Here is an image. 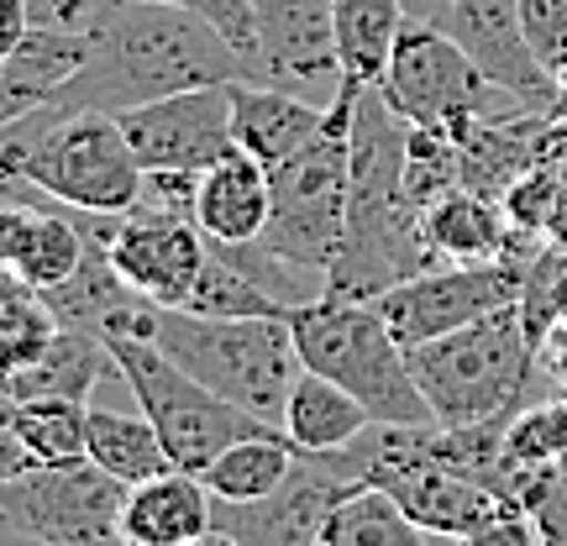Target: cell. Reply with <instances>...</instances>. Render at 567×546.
<instances>
[{
    "label": "cell",
    "mask_w": 567,
    "mask_h": 546,
    "mask_svg": "<svg viewBox=\"0 0 567 546\" xmlns=\"http://www.w3.org/2000/svg\"><path fill=\"white\" fill-rule=\"evenodd\" d=\"M405 147L410 122L379 95V84H363L352 105L347 231L321 274V295L331 300H379L394 284L442 264L421 231V210L405 195Z\"/></svg>",
    "instance_id": "6da1fadb"
},
{
    "label": "cell",
    "mask_w": 567,
    "mask_h": 546,
    "mask_svg": "<svg viewBox=\"0 0 567 546\" xmlns=\"http://www.w3.org/2000/svg\"><path fill=\"white\" fill-rule=\"evenodd\" d=\"M247 80V63L205 17L168 0H126L95 32L90 63L59 90V111H126L179 90Z\"/></svg>",
    "instance_id": "7a4b0ae2"
},
{
    "label": "cell",
    "mask_w": 567,
    "mask_h": 546,
    "mask_svg": "<svg viewBox=\"0 0 567 546\" xmlns=\"http://www.w3.org/2000/svg\"><path fill=\"white\" fill-rule=\"evenodd\" d=\"M289 331H295L300 368L342 384L352 400H363V410L379 425H436L415 373H410L405 342L389 331L379 300L316 295L289 310Z\"/></svg>",
    "instance_id": "3957f363"
},
{
    "label": "cell",
    "mask_w": 567,
    "mask_h": 546,
    "mask_svg": "<svg viewBox=\"0 0 567 546\" xmlns=\"http://www.w3.org/2000/svg\"><path fill=\"white\" fill-rule=\"evenodd\" d=\"M410 373H415L436 425H488L515 421L530 405L542 352L530 347L520 310L505 305L463 331L410 347Z\"/></svg>",
    "instance_id": "277c9868"
},
{
    "label": "cell",
    "mask_w": 567,
    "mask_h": 546,
    "mask_svg": "<svg viewBox=\"0 0 567 546\" xmlns=\"http://www.w3.org/2000/svg\"><path fill=\"white\" fill-rule=\"evenodd\" d=\"M153 342L184 373H195L205 389L243 405L247 415L268 425L284 421L289 389L300 379V352H295L289 321H274V316L216 321V316H195V310H163Z\"/></svg>",
    "instance_id": "5b68a950"
},
{
    "label": "cell",
    "mask_w": 567,
    "mask_h": 546,
    "mask_svg": "<svg viewBox=\"0 0 567 546\" xmlns=\"http://www.w3.org/2000/svg\"><path fill=\"white\" fill-rule=\"evenodd\" d=\"M363 84L342 80V90L326 105L321 132L300 153L268 168L274 184V216L258 243H268L284 264L326 274L347 231V168H352V105Z\"/></svg>",
    "instance_id": "8992f818"
},
{
    "label": "cell",
    "mask_w": 567,
    "mask_h": 546,
    "mask_svg": "<svg viewBox=\"0 0 567 546\" xmlns=\"http://www.w3.org/2000/svg\"><path fill=\"white\" fill-rule=\"evenodd\" d=\"M352 457H358V478L384 488L425 536L463 542L494 515H505L494 488L457 473L431 446V425H373L352 442Z\"/></svg>",
    "instance_id": "52a82bcc"
},
{
    "label": "cell",
    "mask_w": 567,
    "mask_h": 546,
    "mask_svg": "<svg viewBox=\"0 0 567 546\" xmlns=\"http://www.w3.org/2000/svg\"><path fill=\"white\" fill-rule=\"evenodd\" d=\"M105 347H111V363L126 379V389L137 394L142 415L158 425L174 467H184V473H205L231 442L268 431V421L247 415L243 405H231L216 389H205L195 373H184L158 342H147V337H111Z\"/></svg>",
    "instance_id": "ba28073f"
},
{
    "label": "cell",
    "mask_w": 567,
    "mask_h": 546,
    "mask_svg": "<svg viewBox=\"0 0 567 546\" xmlns=\"http://www.w3.org/2000/svg\"><path fill=\"white\" fill-rule=\"evenodd\" d=\"M27 179L53 205L84 216H126L147 195V168L132 153L116 111H59L32 147Z\"/></svg>",
    "instance_id": "9c48e42d"
},
{
    "label": "cell",
    "mask_w": 567,
    "mask_h": 546,
    "mask_svg": "<svg viewBox=\"0 0 567 546\" xmlns=\"http://www.w3.org/2000/svg\"><path fill=\"white\" fill-rule=\"evenodd\" d=\"M126 484L90 457L0 478V521L38 546H122Z\"/></svg>",
    "instance_id": "30bf717a"
},
{
    "label": "cell",
    "mask_w": 567,
    "mask_h": 546,
    "mask_svg": "<svg viewBox=\"0 0 567 546\" xmlns=\"http://www.w3.org/2000/svg\"><path fill=\"white\" fill-rule=\"evenodd\" d=\"M379 95L410 126H431V132H457L478 111H494V105L515 101V95L494 90L473 69L463 42L452 38L446 27H431V21H415V17H405L400 38H394V53H389V69H384V80H379Z\"/></svg>",
    "instance_id": "8fae6325"
},
{
    "label": "cell",
    "mask_w": 567,
    "mask_h": 546,
    "mask_svg": "<svg viewBox=\"0 0 567 546\" xmlns=\"http://www.w3.org/2000/svg\"><path fill=\"white\" fill-rule=\"evenodd\" d=\"M520 279H526V264H509V258H499V264H436L415 279L394 284L389 295H379V310L410 352V347L436 342L446 331H463V326L515 305Z\"/></svg>",
    "instance_id": "7c38bea8"
},
{
    "label": "cell",
    "mask_w": 567,
    "mask_h": 546,
    "mask_svg": "<svg viewBox=\"0 0 567 546\" xmlns=\"http://www.w3.org/2000/svg\"><path fill=\"white\" fill-rule=\"evenodd\" d=\"M95 231H101L116 274L137 295H147L163 310H184L205 258H210V237L195 226V216L137 205L126 216H95Z\"/></svg>",
    "instance_id": "4fadbf2b"
},
{
    "label": "cell",
    "mask_w": 567,
    "mask_h": 546,
    "mask_svg": "<svg viewBox=\"0 0 567 546\" xmlns=\"http://www.w3.org/2000/svg\"><path fill=\"white\" fill-rule=\"evenodd\" d=\"M126 142L147 174H205L226 153H237L231 137V90L205 84V90H179L147 105L116 111Z\"/></svg>",
    "instance_id": "5bb4252c"
},
{
    "label": "cell",
    "mask_w": 567,
    "mask_h": 546,
    "mask_svg": "<svg viewBox=\"0 0 567 546\" xmlns=\"http://www.w3.org/2000/svg\"><path fill=\"white\" fill-rule=\"evenodd\" d=\"M358 484L363 478H358L352 446L347 452H300L295 473L268 499H252V505H221L216 499V526L231 530L243 546H310L321 536L326 515Z\"/></svg>",
    "instance_id": "9a60e30c"
},
{
    "label": "cell",
    "mask_w": 567,
    "mask_h": 546,
    "mask_svg": "<svg viewBox=\"0 0 567 546\" xmlns=\"http://www.w3.org/2000/svg\"><path fill=\"white\" fill-rule=\"evenodd\" d=\"M258 21V84L274 90H342L331 0H247Z\"/></svg>",
    "instance_id": "2e32d148"
},
{
    "label": "cell",
    "mask_w": 567,
    "mask_h": 546,
    "mask_svg": "<svg viewBox=\"0 0 567 546\" xmlns=\"http://www.w3.org/2000/svg\"><path fill=\"white\" fill-rule=\"evenodd\" d=\"M446 32L463 42L473 69L484 74L494 90H505L515 101L536 105V111H563V84L551 80L542 59L530 53L526 21H520V0H452Z\"/></svg>",
    "instance_id": "e0dca14e"
},
{
    "label": "cell",
    "mask_w": 567,
    "mask_h": 546,
    "mask_svg": "<svg viewBox=\"0 0 567 546\" xmlns=\"http://www.w3.org/2000/svg\"><path fill=\"white\" fill-rule=\"evenodd\" d=\"M205 530H216V494L205 488L200 473L168 467L126 488L122 546H189Z\"/></svg>",
    "instance_id": "ac0fdd59"
},
{
    "label": "cell",
    "mask_w": 567,
    "mask_h": 546,
    "mask_svg": "<svg viewBox=\"0 0 567 546\" xmlns=\"http://www.w3.org/2000/svg\"><path fill=\"white\" fill-rule=\"evenodd\" d=\"M231 137L247 158H258L264 168L284 163L289 153H300L305 142L321 132L326 105H316L310 95H295V90H274V84L258 80H231Z\"/></svg>",
    "instance_id": "d6986e66"
},
{
    "label": "cell",
    "mask_w": 567,
    "mask_h": 546,
    "mask_svg": "<svg viewBox=\"0 0 567 546\" xmlns=\"http://www.w3.org/2000/svg\"><path fill=\"white\" fill-rule=\"evenodd\" d=\"M195 226L210 243H258L274 216V184L258 158H247L243 147L226 153L216 168H205L195 184Z\"/></svg>",
    "instance_id": "ffe728a7"
},
{
    "label": "cell",
    "mask_w": 567,
    "mask_h": 546,
    "mask_svg": "<svg viewBox=\"0 0 567 546\" xmlns=\"http://www.w3.org/2000/svg\"><path fill=\"white\" fill-rule=\"evenodd\" d=\"M105 373H116L111 347H105L95 331L59 326V337L42 347L32 363L0 373V389H6L11 400H84V405H90V389L101 384Z\"/></svg>",
    "instance_id": "44dd1931"
},
{
    "label": "cell",
    "mask_w": 567,
    "mask_h": 546,
    "mask_svg": "<svg viewBox=\"0 0 567 546\" xmlns=\"http://www.w3.org/2000/svg\"><path fill=\"white\" fill-rule=\"evenodd\" d=\"M421 231L442 264H499L509 253L505 210L478 189H452L436 205H425Z\"/></svg>",
    "instance_id": "7402d4cb"
},
{
    "label": "cell",
    "mask_w": 567,
    "mask_h": 546,
    "mask_svg": "<svg viewBox=\"0 0 567 546\" xmlns=\"http://www.w3.org/2000/svg\"><path fill=\"white\" fill-rule=\"evenodd\" d=\"M373 415L363 410V400H352L342 384H331L326 373L300 368V379L289 389V405H284L279 431L300 452H347L363 431H373Z\"/></svg>",
    "instance_id": "603a6c76"
},
{
    "label": "cell",
    "mask_w": 567,
    "mask_h": 546,
    "mask_svg": "<svg viewBox=\"0 0 567 546\" xmlns=\"http://www.w3.org/2000/svg\"><path fill=\"white\" fill-rule=\"evenodd\" d=\"M84 457L95 467H105L111 478H122L126 488L142 484V478H158L174 467L168 457V446H163L158 425L147 421V415H122V410H101L90 405L84 415Z\"/></svg>",
    "instance_id": "cb8c5ba5"
},
{
    "label": "cell",
    "mask_w": 567,
    "mask_h": 546,
    "mask_svg": "<svg viewBox=\"0 0 567 546\" xmlns=\"http://www.w3.org/2000/svg\"><path fill=\"white\" fill-rule=\"evenodd\" d=\"M295 463H300V446L289 442L279 425H268L258 436L231 442L200 478L221 505H252V499H268V494L295 473Z\"/></svg>",
    "instance_id": "d4e9b609"
},
{
    "label": "cell",
    "mask_w": 567,
    "mask_h": 546,
    "mask_svg": "<svg viewBox=\"0 0 567 546\" xmlns=\"http://www.w3.org/2000/svg\"><path fill=\"white\" fill-rule=\"evenodd\" d=\"M331 21H337L342 80L352 84L384 80L394 38L405 27V0H331Z\"/></svg>",
    "instance_id": "484cf974"
},
{
    "label": "cell",
    "mask_w": 567,
    "mask_h": 546,
    "mask_svg": "<svg viewBox=\"0 0 567 546\" xmlns=\"http://www.w3.org/2000/svg\"><path fill=\"white\" fill-rule=\"evenodd\" d=\"M310 546H425V530L389 499L384 488L358 484L326 515L321 536Z\"/></svg>",
    "instance_id": "4316f807"
},
{
    "label": "cell",
    "mask_w": 567,
    "mask_h": 546,
    "mask_svg": "<svg viewBox=\"0 0 567 546\" xmlns=\"http://www.w3.org/2000/svg\"><path fill=\"white\" fill-rule=\"evenodd\" d=\"M184 310L195 316H216V321H252V316H274V321H289V305L274 300L264 284L252 279L243 264H231L221 247H210L200 279L189 289Z\"/></svg>",
    "instance_id": "83f0119b"
},
{
    "label": "cell",
    "mask_w": 567,
    "mask_h": 546,
    "mask_svg": "<svg viewBox=\"0 0 567 546\" xmlns=\"http://www.w3.org/2000/svg\"><path fill=\"white\" fill-rule=\"evenodd\" d=\"M59 316L38 284H27L21 274L0 268V373L27 368L42 347L59 337Z\"/></svg>",
    "instance_id": "f1b7e54d"
},
{
    "label": "cell",
    "mask_w": 567,
    "mask_h": 546,
    "mask_svg": "<svg viewBox=\"0 0 567 546\" xmlns=\"http://www.w3.org/2000/svg\"><path fill=\"white\" fill-rule=\"evenodd\" d=\"M84 400H17V431L32 463H74L84 457Z\"/></svg>",
    "instance_id": "f546056e"
},
{
    "label": "cell",
    "mask_w": 567,
    "mask_h": 546,
    "mask_svg": "<svg viewBox=\"0 0 567 546\" xmlns=\"http://www.w3.org/2000/svg\"><path fill=\"white\" fill-rule=\"evenodd\" d=\"M463 189V153L446 132L431 126H410V147H405V195L415 210L436 205L442 195Z\"/></svg>",
    "instance_id": "4dcf8cb0"
},
{
    "label": "cell",
    "mask_w": 567,
    "mask_h": 546,
    "mask_svg": "<svg viewBox=\"0 0 567 546\" xmlns=\"http://www.w3.org/2000/svg\"><path fill=\"white\" fill-rule=\"evenodd\" d=\"M509 467H567V400L526 405L505 431Z\"/></svg>",
    "instance_id": "1f68e13d"
},
{
    "label": "cell",
    "mask_w": 567,
    "mask_h": 546,
    "mask_svg": "<svg viewBox=\"0 0 567 546\" xmlns=\"http://www.w3.org/2000/svg\"><path fill=\"white\" fill-rule=\"evenodd\" d=\"M563 189L567 184L557 179V174L526 168V174L499 195V210H505L509 231H515V237H530V243H547V222H551V210H557V200H563Z\"/></svg>",
    "instance_id": "d6a6232c"
},
{
    "label": "cell",
    "mask_w": 567,
    "mask_h": 546,
    "mask_svg": "<svg viewBox=\"0 0 567 546\" xmlns=\"http://www.w3.org/2000/svg\"><path fill=\"white\" fill-rule=\"evenodd\" d=\"M520 21H526L530 53L542 59L551 80L567 74V0H520Z\"/></svg>",
    "instance_id": "836d02e7"
},
{
    "label": "cell",
    "mask_w": 567,
    "mask_h": 546,
    "mask_svg": "<svg viewBox=\"0 0 567 546\" xmlns=\"http://www.w3.org/2000/svg\"><path fill=\"white\" fill-rule=\"evenodd\" d=\"M520 509L536 521L542 546H567V473L563 467H542V473L526 484Z\"/></svg>",
    "instance_id": "e575fe53"
},
{
    "label": "cell",
    "mask_w": 567,
    "mask_h": 546,
    "mask_svg": "<svg viewBox=\"0 0 567 546\" xmlns=\"http://www.w3.org/2000/svg\"><path fill=\"white\" fill-rule=\"evenodd\" d=\"M542 536H536V521L530 515H515V509H505V515H494L488 526H478L473 536H463L457 546H536Z\"/></svg>",
    "instance_id": "d590c367"
},
{
    "label": "cell",
    "mask_w": 567,
    "mask_h": 546,
    "mask_svg": "<svg viewBox=\"0 0 567 546\" xmlns=\"http://www.w3.org/2000/svg\"><path fill=\"white\" fill-rule=\"evenodd\" d=\"M32 222H38V205L32 200H6L0 205V268H17L21 247L32 237Z\"/></svg>",
    "instance_id": "8d00e7d4"
},
{
    "label": "cell",
    "mask_w": 567,
    "mask_h": 546,
    "mask_svg": "<svg viewBox=\"0 0 567 546\" xmlns=\"http://www.w3.org/2000/svg\"><path fill=\"white\" fill-rule=\"evenodd\" d=\"M32 463V452L21 446V431H17V400L0 389V478H17V473H27Z\"/></svg>",
    "instance_id": "74e56055"
},
{
    "label": "cell",
    "mask_w": 567,
    "mask_h": 546,
    "mask_svg": "<svg viewBox=\"0 0 567 546\" xmlns=\"http://www.w3.org/2000/svg\"><path fill=\"white\" fill-rule=\"evenodd\" d=\"M536 168H547L567 184V105L551 111L547 126H542V142H536Z\"/></svg>",
    "instance_id": "f35d334b"
},
{
    "label": "cell",
    "mask_w": 567,
    "mask_h": 546,
    "mask_svg": "<svg viewBox=\"0 0 567 546\" xmlns=\"http://www.w3.org/2000/svg\"><path fill=\"white\" fill-rule=\"evenodd\" d=\"M27 116H38V105L21 95L17 84L6 80V69H0V126H11V122H27Z\"/></svg>",
    "instance_id": "ab89813d"
},
{
    "label": "cell",
    "mask_w": 567,
    "mask_h": 546,
    "mask_svg": "<svg viewBox=\"0 0 567 546\" xmlns=\"http://www.w3.org/2000/svg\"><path fill=\"white\" fill-rule=\"evenodd\" d=\"M27 32V0H0V53H11Z\"/></svg>",
    "instance_id": "60d3db41"
},
{
    "label": "cell",
    "mask_w": 567,
    "mask_h": 546,
    "mask_svg": "<svg viewBox=\"0 0 567 546\" xmlns=\"http://www.w3.org/2000/svg\"><path fill=\"white\" fill-rule=\"evenodd\" d=\"M542 368H547L551 379H557V389L567 394V326H557L547 337V347H542Z\"/></svg>",
    "instance_id": "b9f144b4"
},
{
    "label": "cell",
    "mask_w": 567,
    "mask_h": 546,
    "mask_svg": "<svg viewBox=\"0 0 567 546\" xmlns=\"http://www.w3.org/2000/svg\"><path fill=\"white\" fill-rule=\"evenodd\" d=\"M551 310H557V326H567V247H551Z\"/></svg>",
    "instance_id": "7bdbcfd3"
},
{
    "label": "cell",
    "mask_w": 567,
    "mask_h": 546,
    "mask_svg": "<svg viewBox=\"0 0 567 546\" xmlns=\"http://www.w3.org/2000/svg\"><path fill=\"white\" fill-rule=\"evenodd\" d=\"M405 17L431 21V27H446V17H452V0H405Z\"/></svg>",
    "instance_id": "ee69618b"
},
{
    "label": "cell",
    "mask_w": 567,
    "mask_h": 546,
    "mask_svg": "<svg viewBox=\"0 0 567 546\" xmlns=\"http://www.w3.org/2000/svg\"><path fill=\"white\" fill-rule=\"evenodd\" d=\"M547 243L567 247V189H563V200H557V210H551V222H547Z\"/></svg>",
    "instance_id": "f6af8a7d"
},
{
    "label": "cell",
    "mask_w": 567,
    "mask_h": 546,
    "mask_svg": "<svg viewBox=\"0 0 567 546\" xmlns=\"http://www.w3.org/2000/svg\"><path fill=\"white\" fill-rule=\"evenodd\" d=\"M189 546H243V542H237L231 530H221V526H216V530H205L200 542H189Z\"/></svg>",
    "instance_id": "bcb514c9"
},
{
    "label": "cell",
    "mask_w": 567,
    "mask_h": 546,
    "mask_svg": "<svg viewBox=\"0 0 567 546\" xmlns=\"http://www.w3.org/2000/svg\"><path fill=\"white\" fill-rule=\"evenodd\" d=\"M557 84H563V101H567V74H563V80H557Z\"/></svg>",
    "instance_id": "7dc6e473"
},
{
    "label": "cell",
    "mask_w": 567,
    "mask_h": 546,
    "mask_svg": "<svg viewBox=\"0 0 567 546\" xmlns=\"http://www.w3.org/2000/svg\"><path fill=\"white\" fill-rule=\"evenodd\" d=\"M563 400H567V394H563Z\"/></svg>",
    "instance_id": "c3c4849f"
},
{
    "label": "cell",
    "mask_w": 567,
    "mask_h": 546,
    "mask_svg": "<svg viewBox=\"0 0 567 546\" xmlns=\"http://www.w3.org/2000/svg\"><path fill=\"white\" fill-rule=\"evenodd\" d=\"M563 473H567V467H563Z\"/></svg>",
    "instance_id": "681fc988"
}]
</instances>
